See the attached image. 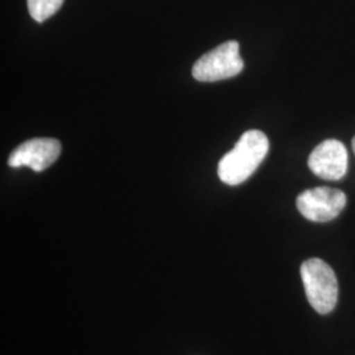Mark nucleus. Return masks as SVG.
Segmentation results:
<instances>
[{"instance_id": "nucleus-1", "label": "nucleus", "mask_w": 355, "mask_h": 355, "mask_svg": "<svg viewBox=\"0 0 355 355\" xmlns=\"http://www.w3.org/2000/svg\"><path fill=\"white\" fill-rule=\"evenodd\" d=\"M268 149L270 142L263 132L257 129L245 132L236 146L221 158L217 167L220 180L229 186L241 184L253 175L266 158Z\"/></svg>"}, {"instance_id": "nucleus-2", "label": "nucleus", "mask_w": 355, "mask_h": 355, "mask_svg": "<svg viewBox=\"0 0 355 355\" xmlns=\"http://www.w3.org/2000/svg\"><path fill=\"white\" fill-rule=\"evenodd\" d=\"M300 275L311 306L320 315L330 313L338 300V283L333 268L322 259L311 258L300 267Z\"/></svg>"}, {"instance_id": "nucleus-3", "label": "nucleus", "mask_w": 355, "mask_h": 355, "mask_svg": "<svg viewBox=\"0 0 355 355\" xmlns=\"http://www.w3.org/2000/svg\"><path fill=\"white\" fill-rule=\"evenodd\" d=\"M242 69L240 44L227 41L202 55L192 67V76L199 82H217L239 76Z\"/></svg>"}, {"instance_id": "nucleus-4", "label": "nucleus", "mask_w": 355, "mask_h": 355, "mask_svg": "<svg viewBox=\"0 0 355 355\" xmlns=\"http://www.w3.org/2000/svg\"><path fill=\"white\" fill-rule=\"evenodd\" d=\"M296 205L306 220L328 223L343 212L346 205V195L337 189L316 187L302 192L297 196Z\"/></svg>"}, {"instance_id": "nucleus-5", "label": "nucleus", "mask_w": 355, "mask_h": 355, "mask_svg": "<svg viewBox=\"0 0 355 355\" xmlns=\"http://www.w3.org/2000/svg\"><path fill=\"white\" fill-rule=\"evenodd\" d=\"M61 154V142L54 139H33L19 145L10 155L11 167H31L40 173L51 167Z\"/></svg>"}, {"instance_id": "nucleus-6", "label": "nucleus", "mask_w": 355, "mask_h": 355, "mask_svg": "<svg viewBox=\"0 0 355 355\" xmlns=\"http://www.w3.org/2000/svg\"><path fill=\"white\" fill-rule=\"evenodd\" d=\"M308 166L318 177L338 180L347 171V150L338 140L324 141L311 153Z\"/></svg>"}, {"instance_id": "nucleus-7", "label": "nucleus", "mask_w": 355, "mask_h": 355, "mask_svg": "<svg viewBox=\"0 0 355 355\" xmlns=\"http://www.w3.org/2000/svg\"><path fill=\"white\" fill-rule=\"evenodd\" d=\"M62 4L64 0H28V10L37 23H42L57 12Z\"/></svg>"}, {"instance_id": "nucleus-8", "label": "nucleus", "mask_w": 355, "mask_h": 355, "mask_svg": "<svg viewBox=\"0 0 355 355\" xmlns=\"http://www.w3.org/2000/svg\"><path fill=\"white\" fill-rule=\"evenodd\" d=\"M352 145H353V150H354L355 153V137L353 139V142H352Z\"/></svg>"}]
</instances>
